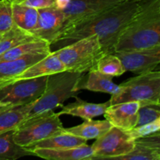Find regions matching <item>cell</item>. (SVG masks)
<instances>
[{"label": "cell", "instance_id": "cell-19", "mask_svg": "<svg viewBox=\"0 0 160 160\" xmlns=\"http://www.w3.org/2000/svg\"><path fill=\"white\" fill-rule=\"evenodd\" d=\"M35 101L16 106H0V133L17 128L27 117Z\"/></svg>", "mask_w": 160, "mask_h": 160}, {"label": "cell", "instance_id": "cell-4", "mask_svg": "<svg viewBox=\"0 0 160 160\" xmlns=\"http://www.w3.org/2000/svg\"><path fill=\"white\" fill-rule=\"evenodd\" d=\"M53 52L66 70L81 73L95 69L97 62L106 54L97 35L86 37Z\"/></svg>", "mask_w": 160, "mask_h": 160}, {"label": "cell", "instance_id": "cell-33", "mask_svg": "<svg viewBox=\"0 0 160 160\" xmlns=\"http://www.w3.org/2000/svg\"><path fill=\"white\" fill-rule=\"evenodd\" d=\"M2 33H0V37H1V36H2Z\"/></svg>", "mask_w": 160, "mask_h": 160}, {"label": "cell", "instance_id": "cell-3", "mask_svg": "<svg viewBox=\"0 0 160 160\" xmlns=\"http://www.w3.org/2000/svg\"><path fill=\"white\" fill-rule=\"evenodd\" d=\"M83 76L81 73L68 70L48 75L45 92L36 100L25 120L62 107L64 102L78 96L80 92L77 88Z\"/></svg>", "mask_w": 160, "mask_h": 160}, {"label": "cell", "instance_id": "cell-26", "mask_svg": "<svg viewBox=\"0 0 160 160\" xmlns=\"http://www.w3.org/2000/svg\"><path fill=\"white\" fill-rule=\"evenodd\" d=\"M95 70L112 78L121 76L126 73L123 63L115 53L105 54L97 62Z\"/></svg>", "mask_w": 160, "mask_h": 160}, {"label": "cell", "instance_id": "cell-23", "mask_svg": "<svg viewBox=\"0 0 160 160\" xmlns=\"http://www.w3.org/2000/svg\"><path fill=\"white\" fill-rule=\"evenodd\" d=\"M14 130L0 133V160H15L34 156L29 149L17 145L13 139Z\"/></svg>", "mask_w": 160, "mask_h": 160}, {"label": "cell", "instance_id": "cell-15", "mask_svg": "<svg viewBox=\"0 0 160 160\" xmlns=\"http://www.w3.org/2000/svg\"><path fill=\"white\" fill-rule=\"evenodd\" d=\"M30 151L32 152L36 156L52 160H92L93 157L92 146L87 144L75 148L61 149L34 148Z\"/></svg>", "mask_w": 160, "mask_h": 160}, {"label": "cell", "instance_id": "cell-13", "mask_svg": "<svg viewBox=\"0 0 160 160\" xmlns=\"http://www.w3.org/2000/svg\"><path fill=\"white\" fill-rule=\"evenodd\" d=\"M117 159L160 160V131L135 139L132 151Z\"/></svg>", "mask_w": 160, "mask_h": 160}, {"label": "cell", "instance_id": "cell-1", "mask_svg": "<svg viewBox=\"0 0 160 160\" xmlns=\"http://www.w3.org/2000/svg\"><path fill=\"white\" fill-rule=\"evenodd\" d=\"M138 7V0H123L110 9L73 25L60 34L50 47L58 50L86 37L97 35L106 54L115 53L119 35L134 17Z\"/></svg>", "mask_w": 160, "mask_h": 160}, {"label": "cell", "instance_id": "cell-18", "mask_svg": "<svg viewBox=\"0 0 160 160\" xmlns=\"http://www.w3.org/2000/svg\"><path fill=\"white\" fill-rule=\"evenodd\" d=\"M48 54H32L0 62V86L9 82L15 77L23 73L33 64L41 60Z\"/></svg>", "mask_w": 160, "mask_h": 160}, {"label": "cell", "instance_id": "cell-20", "mask_svg": "<svg viewBox=\"0 0 160 160\" xmlns=\"http://www.w3.org/2000/svg\"><path fill=\"white\" fill-rule=\"evenodd\" d=\"M52 52L50 44L42 39H36L31 42L20 44L0 55L1 61L12 60L28 55L49 54Z\"/></svg>", "mask_w": 160, "mask_h": 160}, {"label": "cell", "instance_id": "cell-25", "mask_svg": "<svg viewBox=\"0 0 160 160\" xmlns=\"http://www.w3.org/2000/svg\"><path fill=\"white\" fill-rule=\"evenodd\" d=\"M12 15L14 24L31 32L37 23L38 11L20 3H12Z\"/></svg>", "mask_w": 160, "mask_h": 160}, {"label": "cell", "instance_id": "cell-16", "mask_svg": "<svg viewBox=\"0 0 160 160\" xmlns=\"http://www.w3.org/2000/svg\"><path fill=\"white\" fill-rule=\"evenodd\" d=\"M109 106V100L104 103H92L84 101L76 96L73 102L62 106V109L57 113L59 116L66 114L80 117L84 120H88L103 115Z\"/></svg>", "mask_w": 160, "mask_h": 160}, {"label": "cell", "instance_id": "cell-27", "mask_svg": "<svg viewBox=\"0 0 160 160\" xmlns=\"http://www.w3.org/2000/svg\"><path fill=\"white\" fill-rule=\"evenodd\" d=\"M159 118H160V102H140L136 127L151 123Z\"/></svg>", "mask_w": 160, "mask_h": 160}, {"label": "cell", "instance_id": "cell-12", "mask_svg": "<svg viewBox=\"0 0 160 160\" xmlns=\"http://www.w3.org/2000/svg\"><path fill=\"white\" fill-rule=\"evenodd\" d=\"M139 107L140 102L138 101L117 103L110 105L103 115L112 127L128 131L136 127Z\"/></svg>", "mask_w": 160, "mask_h": 160}, {"label": "cell", "instance_id": "cell-6", "mask_svg": "<svg viewBox=\"0 0 160 160\" xmlns=\"http://www.w3.org/2000/svg\"><path fill=\"white\" fill-rule=\"evenodd\" d=\"M63 129L59 116L54 110H51L21 122L14 129L13 139L17 145L29 148Z\"/></svg>", "mask_w": 160, "mask_h": 160}, {"label": "cell", "instance_id": "cell-7", "mask_svg": "<svg viewBox=\"0 0 160 160\" xmlns=\"http://www.w3.org/2000/svg\"><path fill=\"white\" fill-rule=\"evenodd\" d=\"M48 76L17 80L0 86V106H16L36 101L44 93Z\"/></svg>", "mask_w": 160, "mask_h": 160}, {"label": "cell", "instance_id": "cell-5", "mask_svg": "<svg viewBox=\"0 0 160 160\" xmlns=\"http://www.w3.org/2000/svg\"><path fill=\"white\" fill-rule=\"evenodd\" d=\"M160 102V72L159 70L139 73L123 81L120 90L111 95L110 105L124 102Z\"/></svg>", "mask_w": 160, "mask_h": 160}, {"label": "cell", "instance_id": "cell-8", "mask_svg": "<svg viewBox=\"0 0 160 160\" xmlns=\"http://www.w3.org/2000/svg\"><path fill=\"white\" fill-rule=\"evenodd\" d=\"M92 144L93 159H117L131 152L134 146L135 139L128 131L112 127L106 134L95 139Z\"/></svg>", "mask_w": 160, "mask_h": 160}, {"label": "cell", "instance_id": "cell-24", "mask_svg": "<svg viewBox=\"0 0 160 160\" xmlns=\"http://www.w3.org/2000/svg\"><path fill=\"white\" fill-rule=\"evenodd\" d=\"M36 39L39 38L30 31L22 29L13 23L12 28L3 33L0 37V55L20 44Z\"/></svg>", "mask_w": 160, "mask_h": 160}, {"label": "cell", "instance_id": "cell-22", "mask_svg": "<svg viewBox=\"0 0 160 160\" xmlns=\"http://www.w3.org/2000/svg\"><path fill=\"white\" fill-rule=\"evenodd\" d=\"M112 124L107 120H84V123L78 126L64 128V131L72 134L82 138L86 140L97 139L106 134L111 128Z\"/></svg>", "mask_w": 160, "mask_h": 160}, {"label": "cell", "instance_id": "cell-17", "mask_svg": "<svg viewBox=\"0 0 160 160\" xmlns=\"http://www.w3.org/2000/svg\"><path fill=\"white\" fill-rule=\"evenodd\" d=\"M77 89L79 92L81 90H88L113 95L119 92L120 85L113 83L112 77L104 74L95 69H92L89 70L85 77H82Z\"/></svg>", "mask_w": 160, "mask_h": 160}, {"label": "cell", "instance_id": "cell-9", "mask_svg": "<svg viewBox=\"0 0 160 160\" xmlns=\"http://www.w3.org/2000/svg\"><path fill=\"white\" fill-rule=\"evenodd\" d=\"M122 1L123 0H70L68 6L62 10L63 23L57 38L81 20L107 10Z\"/></svg>", "mask_w": 160, "mask_h": 160}, {"label": "cell", "instance_id": "cell-21", "mask_svg": "<svg viewBox=\"0 0 160 160\" xmlns=\"http://www.w3.org/2000/svg\"><path fill=\"white\" fill-rule=\"evenodd\" d=\"M87 142L88 140L86 139L67 132L63 129L60 132L34 144L33 146L30 147L28 149L31 150L34 148H50V149L75 148V147L85 145L87 144Z\"/></svg>", "mask_w": 160, "mask_h": 160}, {"label": "cell", "instance_id": "cell-14", "mask_svg": "<svg viewBox=\"0 0 160 160\" xmlns=\"http://www.w3.org/2000/svg\"><path fill=\"white\" fill-rule=\"evenodd\" d=\"M64 70H66V68L62 62L59 59L57 55L54 52L52 51L45 57L28 67L23 73L15 77L13 79H12L8 83L17 81V80L30 79V78L48 76V75L54 74V73L64 71Z\"/></svg>", "mask_w": 160, "mask_h": 160}, {"label": "cell", "instance_id": "cell-29", "mask_svg": "<svg viewBox=\"0 0 160 160\" xmlns=\"http://www.w3.org/2000/svg\"><path fill=\"white\" fill-rule=\"evenodd\" d=\"M160 130V118L157 119L155 121L151 123H146V124L142 125V126L136 127L133 129L128 131V133L131 135V137L134 139L139 138L145 137V136L150 135V134H155L159 132Z\"/></svg>", "mask_w": 160, "mask_h": 160}, {"label": "cell", "instance_id": "cell-31", "mask_svg": "<svg viewBox=\"0 0 160 160\" xmlns=\"http://www.w3.org/2000/svg\"><path fill=\"white\" fill-rule=\"evenodd\" d=\"M70 2V0H55L54 6H56L57 9L62 11L67 6H68Z\"/></svg>", "mask_w": 160, "mask_h": 160}, {"label": "cell", "instance_id": "cell-32", "mask_svg": "<svg viewBox=\"0 0 160 160\" xmlns=\"http://www.w3.org/2000/svg\"><path fill=\"white\" fill-rule=\"evenodd\" d=\"M6 1L11 3H21L22 2H23L24 0H6Z\"/></svg>", "mask_w": 160, "mask_h": 160}, {"label": "cell", "instance_id": "cell-11", "mask_svg": "<svg viewBox=\"0 0 160 160\" xmlns=\"http://www.w3.org/2000/svg\"><path fill=\"white\" fill-rule=\"evenodd\" d=\"M38 18L34 29L31 31L36 38L42 39L51 45L57 38L62 23L63 12L53 6L38 9Z\"/></svg>", "mask_w": 160, "mask_h": 160}, {"label": "cell", "instance_id": "cell-10", "mask_svg": "<svg viewBox=\"0 0 160 160\" xmlns=\"http://www.w3.org/2000/svg\"><path fill=\"white\" fill-rule=\"evenodd\" d=\"M115 54L120 58L126 72L139 74L158 68L160 62V45L145 49L117 52Z\"/></svg>", "mask_w": 160, "mask_h": 160}, {"label": "cell", "instance_id": "cell-28", "mask_svg": "<svg viewBox=\"0 0 160 160\" xmlns=\"http://www.w3.org/2000/svg\"><path fill=\"white\" fill-rule=\"evenodd\" d=\"M12 25V3L6 0H0V33L3 34L7 31Z\"/></svg>", "mask_w": 160, "mask_h": 160}, {"label": "cell", "instance_id": "cell-2", "mask_svg": "<svg viewBox=\"0 0 160 160\" xmlns=\"http://www.w3.org/2000/svg\"><path fill=\"white\" fill-rule=\"evenodd\" d=\"M157 45H160V0H138L134 17L119 35L115 52Z\"/></svg>", "mask_w": 160, "mask_h": 160}, {"label": "cell", "instance_id": "cell-30", "mask_svg": "<svg viewBox=\"0 0 160 160\" xmlns=\"http://www.w3.org/2000/svg\"><path fill=\"white\" fill-rule=\"evenodd\" d=\"M54 2L55 0H24L20 4L38 9L53 6Z\"/></svg>", "mask_w": 160, "mask_h": 160}]
</instances>
